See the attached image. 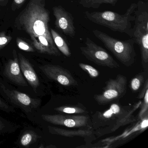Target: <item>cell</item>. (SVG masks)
<instances>
[{
	"label": "cell",
	"instance_id": "cell-4",
	"mask_svg": "<svg viewBox=\"0 0 148 148\" xmlns=\"http://www.w3.org/2000/svg\"><path fill=\"white\" fill-rule=\"evenodd\" d=\"M148 3L140 1L137 4L134 12L135 25L132 37L139 46L143 67L147 69L148 63Z\"/></svg>",
	"mask_w": 148,
	"mask_h": 148
},
{
	"label": "cell",
	"instance_id": "cell-9",
	"mask_svg": "<svg viewBox=\"0 0 148 148\" xmlns=\"http://www.w3.org/2000/svg\"><path fill=\"white\" fill-rule=\"evenodd\" d=\"M42 118L50 123L68 128H85L89 125V118L83 115L43 114Z\"/></svg>",
	"mask_w": 148,
	"mask_h": 148
},
{
	"label": "cell",
	"instance_id": "cell-8",
	"mask_svg": "<svg viewBox=\"0 0 148 148\" xmlns=\"http://www.w3.org/2000/svg\"><path fill=\"white\" fill-rule=\"evenodd\" d=\"M140 104H138V106H136L133 109H130V110L124 109L117 104H113L107 110L103 113L99 114V119L103 120L109 119L116 120V122L111 130L112 132L115 131L119 127L134 121L132 118V113L139 106Z\"/></svg>",
	"mask_w": 148,
	"mask_h": 148
},
{
	"label": "cell",
	"instance_id": "cell-27",
	"mask_svg": "<svg viewBox=\"0 0 148 148\" xmlns=\"http://www.w3.org/2000/svg\"><path fill=\"white\" fill-rule=\"evenodd\" d=\"M5 127H6V125H5V123L1 120H0V132L2 131H4Z\"/></svg>",
	"mask_w": 148,
	"mask_h": 148
},
{
	"label": "cell",
	"instance_id": "cell-26",
	"mask_svg": "<svg viewBox=\"0 0 148 148\" xmlns=\"http://www.w3.org/2000/svg\"><path fill=\"white\" fill-rule=\"evenodd\" d=\"M26 0H13V5L14 6L18 7L24 4Z\"/></svg>",
	"mask_w": 148,
	"mask_h": 148
},
{
	"label": "cell",
	"instance_id": "cell-15",
	"mask_svg": "<svg viewBox=\"0 0 148 148\" xmlns=\"http://www.w3.org/2000/svg\"><path fill=\"white\" fill-rule=\"evenodd\" d=\"M51 34L53 42L58 50L66 57H70L71 55L69 46L62 36L53 29H51Z\"/></svg>",
	"mask_w": 148,
	"mask_h": 148
},
{
	"label": "cell",
	"instance_id": "cell-7",
	"mask_svg": "<svg viewBox=\"0 0 148 148\" xmlns=\"http://www.w3.org/2000/svg\"><path fill=\"white\" fill-rule=\"evenodd\" d=\"M127 78L122 74L110 79L106 82L103 92L94 96L95 101L99 104L105 105L123 97L127 90Z\"/></svg>",
	"mask_w": 148,
	"mask_h": 148
},
{
	"label": "cell",
	"instance_id": "cell-25",
	"mask_svg": "<svg viewBox=\"0 0 148 148\" xmlns=\"http://www.w3.org/2000/svg\"><path fill=\"white\" fill-rule=\"evenodd\" d=\"M144 85L143 87V89L141 90V92L139 93L138 95V99H142L143 98L145 94V92L146 91L148 90V79H146L145 81Z\"/></svg>",
	"mask_w": 148,
	"mask_h": 148
},
{
	"label": "cell",
	"instance_id": "cell-3",
	"mask_svg": "<svg viewBox=\"0 0 148 148\" xmlns=\"http://www.w3.org/2000/svg\"><path fill=\"white\" fill-rule=\"evenodd\" d=\"M92 33L123 65L130 66L135 63L136 54L133 38L121 40L98 30H93Z\"/></svg>",
	"mask_w": 148,
	"mask_h": 148
},
{
	"label": "cell",
	"instance_id": "cell-14",
	"mask_svg": "<svg viewBox=\"0 0 148 148\" xmlns=\"http://www.w3.org/2000/svg\"><path fill=\"white\" fill-rule=\"evenodd\" d=\"M48 129L51 134L66 137L73 138L78 136L87 137L93 135V132L89 129L87 130H68L51 126H48Z\"/></svg>",
	"mask_w": 148,
	"mask_h": 148
},
{
	"label": "cell",
	"instance_id": "cell-16",
	"mask_svg": "<svg viewBox=\"0 0 148 148\" xmlns=\"http://www.w3.org/2000/svg\"><path fill=\"white\" fill-rule=\"evenodd\" d=\"M55 110L61 113L66 114H82L86 112L85 109H83L81 107L76 106H60L55 108Z\"/></svg>",
	"mask_w": 148,
	"mask_h": 148
},
{
	"label": "cell",
	"instance_id": "cell-12",
	"mask_svg": "<svg viewBox=\"0 0 148 148\" xmlns=\"http://www.w3.org/2000/svg\"><path fill=\"white\" fill-rule=\"evenodd\" d=\"M13 53V58L10 60L5 65L4 74L15 84L27 86L28 85L23 77L19 63L18 57L15 50H14Z\"/></svg>",
	"mask_w": 148,
	"mask_h": 148
},
{
	"label": "cell",
	"instance_id": "cell-5",
	"mask_svg": "<svg viewBox=\"0 0 148 148\" xmlns=\"http://www.w3.org/2000/svg\"><path fill=\"white\" fill-rule=\"evenodd\" d=\"M0 93L8 102L27 113L37 110L41 103L40 99L33 98L25 93L8 87L1 77H0Z\"/></svg>",
	"mask_w": 148,
	"mask_h": 148
},
{
	"label": "cell",
	"instance_id": "cell-21",
	"mask_svg": "<svg viewBox=\"0 0 148 148\" xmlns=\"http://www.w3.org/2000/svg\"><path fill=\"white\" fill-rule=\"evenodd\" d=\"M16 43L18 47L20 50L27 52H34V49L30 45L21 38H17Z\"/></svg>",
	"mask_w": 148,
	"mask_h": 148
},
{
	"label": "cell",
	"instance_id": "cell-28",
	"mask_svg": "<svg viewBox=\"0 0 148 148\" xmlns=\"http://www.w3.org/2000/svg\"><path fill=\"white\" fill-rule=\"evenodd\" d=\"M5 1H6V0H0V4L2 3V2H4Z\"/></svg>",
	"mask_w": 148,
	"mask_h": 148
},
{
	"label": "cell",
	"instance_id": "cell-13",
	"mask_svg": "<svg viewBox=\"0 0 148 148\" xmlns=\"http://www.w3.org/2000/svg\"><path fill=\"white\" fill-rule=\"evenodd\" d=\"M18 57L22 74L34 91L36 92L40 86V83L36 72L29 60H27L23 55L19 53Z\"/></svg>",
	"mask_w": 148,
	"mask_h": 148
},
{
	"label": "cell",
	"instance_id": "cell-24",
	"mask_svg": "<svg viewBox=\"0 0 148 148\" xmlns=\"http://www.w3.org/2000/svg\"><path fill=\"white\" fill-rule=\"evenodd\" d=\"M97 8H98L103 4H109L113 5L119 0H95Z\"/></svg>",
	"mask_w": 148,
	"mask_h": 148
},
{
	"label": "cell",
	"instance_id": "cell-6",
	"mask_svg": "<svg viewBox=\"0 0 148 148\" xmlns=\"http://www.w3.org/2000/svg\"><path fill=\"white\" fill-rule=\"evenodd\" d=\"M79 49L81 53L87 59L98 65L112 69H119L120 67L111 55L90 38H86L85 45Z\"/></svg>",
	"mask_w": 148,
	"mask_h": 148
},
{
	"label": "cell",
	"instance_id": "cell-18",
	"mask_svg": "<svg viewBox=\"0 0 148 148\" xmlns=\"http://www.w3.org/2000/svg\"><path fill=\"white\" fill-rule=\"evenodd\" d=\"M37 137L36 135L32 132H27L21 136L20 139V144L24 146L30 145L35 141Z\"/></svg>",
	"mask_w": 148,
	"mask_h": 148
},
{
	"label": "cell",
	"instance_id": "cell-23",
	"mask_svg": "<svg viewBox=\"0 0 148 148\" xmlns=\"http://www.w3.org/2000/svg\"><path fill=\"white\" fill-rule=\"evenodd\" d=\"M0 110L7 112H13L14 108L9 105L5 101L0 97Z\"/></svg>",
	"mask_w": 148,
	"mask_h": 148
},
{
	"label": "cell",
	"instance_id": "cell-2",
	"mask_svg": "<svg viewBox=\"0 0 148 148\" xmlns=\"http://www.w3.org/2000/svg\"><path fill=\"white\" fill-rule=\"evenodd\" d=\"M137 4L132 3L125 13L120 14L112 11L86 12L85 15L87 19L99 25L105 27L115 32L125 33L132 38V22L135 20L133 15Z\"/></svg>",
	"mask_w": 148,
	"mask_h": 148
},
{
	"label": "cell",
	"instance_id": "cell-11",
	"mask_svg": "<svg viewBox=\"0 0 148 148\" xmlns=\"http://www.w3.org/2000/svg\"><path fill=\"white\" fill-rule=\"evenodd\" d=\"M53 11L56 27L66 36L71 38L75 37L76 28L72 15L61 6L54 7Z\"/></svg>",
	"mask_w": 148,
	"mask_h": 148
},
{
	"label": "cell",
	"instance_id": "cell-17",
	"mask_svg": "<svg viewBox=\"0 0 148 148\" xmlns=\"http://www.w3.org/2000/svg\"><path fill=\"white\" fill-rule=\"evenodd\" d=\"M145 80L144 73H138L135 76L130 83V87L134 92L137 91L140 89Z\"/></svg>",
	"mask_w": 148,
	"mask_h": 148
},
{
	"label": "cell",
	"instance_id": "cell-1",
	"mask_svg": "<svg viewBox=\"0 0 148 148\" xmlns=\"http://www.w3.org/2000/svg\"><path fill=\"white\" fill-rule=\"evenodd\" d=\"M50 13L45 8V0H30L16 21L19 28L25 31L31 40L39 36L54 43L49 31Z\"/></svg>",
	"mask_w": 148,
	"mask_h": 148
},
{
	"label": "cell",
	"instance_id": "cell-20",
	"mask_svg": "<svg viewBox=\"0 0 148 148\" xmlns=\"http://www.w3.org/2000/svg\"><path fill=\"white\" fill-rule=\"evenodd\" d=\"M143 100L141 103V109L138 114V118L142 119L146 113L148 112V90L144 96Z\"/></svg>",
	"mask_w": 148,
	"mask_h": 148
},
{
	"label": "cell",
	"instance_id": "cell-22",
	"mask_svg": "<svg viewBox=\"0 0 148 148\" xmlns=\"http://www.w3.org/2000/svg\"><path fill=\"white\" fill-rule=\"evenodd\" d=\"M12 39V36L7 35L5 32L0 33V50L7 45Z\"/></svg>",
	"mask_w": 148,
	"mask_h": 148
},
{
	"label": "cell",
	"instance_id": "cell-10",
	"mask_svg": "<svg viewBox=\"0 0 148 148\" xmlns=\"http://www.w3.org/2000/svg\"><path fill=\"white\" fill-rule=\"evenodd\" d=\"M40 69L48 78L64 86H74L78 84L70 72L60 66L46 64L40 66Z\"/></svg>",
	"mask_w": 148,
	"mask_h": 148
},
{
	"label": "cell",
	"instance_id": "cell-19",
	"mask_svg": "<svg viewBox=\"0 0 148 148\" xmlns=\"http://www.w3.org/2000/svg\"><path fill=\"white\" fill-rule=\"evenodd\" d=\"M79 66L82 70L87 73L91 77L96 78L99 76V72L90 65L84 63H79Z\"/></svg>",
	"mask_w": 148,
	"mask_h": 148
}]
</instances>
